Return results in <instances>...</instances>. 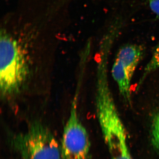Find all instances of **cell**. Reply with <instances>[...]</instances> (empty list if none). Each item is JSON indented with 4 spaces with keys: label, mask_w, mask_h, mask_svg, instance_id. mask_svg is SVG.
I'll use <instances>...</instances> for the list:
<instances>
[{
    "label": "cell",
    "mask_w": 159,
    "mask_h": 159,
    "mask_svg": "<svg viewBox=\"0 0 159 159\" xmlns=\"http://www.w3.org/2000/svg\"><path fill=\"white\" fill-rule=\"evenodd\" d=\"M30 70L25 49L17 38L5 29L0 37V93L4 99L16 96L24 88Z\"/></svg>",
    "instance_id": "1"
},
{
    "label": "cell",
    "mask_w": 159,
    "mask_h": 159,
    "mask_svg": "<svg viewBox=\"0 0 159 159\" xmlns=\"http://www.w3.org/2000/svg\"><path fill=\"white\" fill-rule=\"evenodd\" d=\"M80 82L71 102L67 121L64 128L61 147L62 159H89L90 141L78 114Z\"/></svg>",
    "instance_id": "3"
},
{
    "label": "cell",
    "mask_w": 159,
    "mask_h": 159,
    "mask_svg": "<svg viewBox=\"0 0 159 159\" xmlns=\"http://www.w3.org/2000/svg\"><path fill=\"white\" fill-rule=\"evenodd\" d=\"M151 132L152 144L159 152V112L152 119Z\"/></svg>",
    "instance_id": "8"
},
{
    "label": "cell",
    "mask_w": 159,
    "mask_h": 159,
    "mask_svg": "<svg viewBox=\"0 0 159 159\" xmlns=\"http://www.w3.org/2000/svg\"><path fill=\"white\" fill-rule=\"evenodd\" d=\"M144 52V48L141 45L129 44L122 46L117 53L116 58L122 63L132 79L142 60Z\"/></svg>",
    "instance_id": "5"
},
{
    "label": "cell",
    "mask_w": 159,
    "mask_h": 159,
    "mask_svg": "<svg viewBox=\"0 0 159 159\" xmlns=\"http://www.w3.org/2000/svg\"><path fill=\"white\" fill-rule=\"evenodd\" d=\"M148 5L151 10L159 18V0H148Z\"/></svg>",
    "instance_id": "9"
},
{
    "label": "cell",
    "mask_w": 159,
    "mask_h": 159,
    "mask_svg": "<svg viewBox=\"0 0 159 159\" xmlns=\"http://www.w3.org/2000/svg\"><path fill=\"white\" fill-rule=\"evenodd\" d=\"M111 159H133L128 148L124 124L101 129Z\"/></svg>",
    "instance_id": "4"
},
{
    "label": "cell",
    "mask_w": 159,
    "mask_h": 159,
    "mask_svg": "<svg viewBox=\"0 0 159 159\" xmlns=\"http://www.w3.org/2000/svg\"><path fill=\"white\" fill-rule=\"evenodd\" d=\"M11 143L22 159H62L61 145L39 122H32L25 133L14 136Z\"/></svg>",
    "instance_id": "2"
},
{
    "label": "cell",
    "mask_w": 159,
    "mask_h": 159,
    "mask_svg": "<svg viewBox=\"0 0 159 159\" xmlns=\"http://www.w3.org/2000/svg\"><path fill=\"white\" fill-rule=\"evenodd\" d=\"M159 70V43L155 49L150 59L143 70L137 86V90L140 87L146 77L154 71Z\"/></svg>",
    "instance_id": "7"
},
{
    "label": "cell",
    "mask_w": 159,
    "mask_h": 159,
    "mask_svg": "<svg viewBox=\"0 0 159 159\" xmlns=\"http://www.w3.org/2000/svg\"><path fill=\"white\" fill-rule=\"evenodd\" d=\"M111 74L119 93L127 105H131V80L122 63L116 58L111 68Z\"/></svg>",
    "instance_id": "6"
}]
</instances>
